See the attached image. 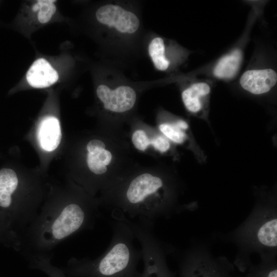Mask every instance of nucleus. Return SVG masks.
I'll return each mask as SVG.
<instances>
[{
    "label": "nucleus",
    "mask_w": 277,
    "mask_h": 277,
    "mask_svg": "<svg viewBox=\"0 0 277 277\" xmlns=\"http://www.w3.org/2000/svg\"><path fill=\"white\" fill-rule=\"evenodd\" d=\"M98 205L82 198L51 200L19 235L17 251L27 260L52 258L58 244L80 231L93 229L100 216Z\"/></svg>",
    "instance_id": "f257e3e1"
},
{
    "label": "nucleus",
    "mask_w": 277,
    "mask_h": 277,
    "mask_svg": "<svg viewBox=\"0 0 277 277\" xmlns=\"http://www.w3.org/2000/svg\"><path fill=\"white\" fill-rule=\"evenodd\" d=\"M112 226V240L105 252L93 260L70 259L62 269L68 277H141L137 265L142 252L134 246L132 230L120 220Z\"/></svg>",
    "instance_id": "f03ea898"
},
{
    "label": "nucleus",
    "mask_w": 277,
    "mask_h": 277,
    "mask_svg": "<svg viewBox=\"0 0 277 277\" xmlns=\"http://www.w3.org/2000/svg\"><path fill=\"white\" fill-rule=\"evenodd\" d=\"M115 197L109 199L112 211L123 213L128 218L143 217L154 222L169 219L180 213L172 191L164 179L149 173L136 175L128 183Z\"/></svg>",
    "instance_id": "7ed1b4c3"
},
{
    "label": "nucleus",
    "mask_w": 277,
    "mask_h": 277,
    "mask_svg": "<svg viewBox=\"0 0 277 277\" xmlns=\"http://www.w3.org/2000/svg\"><path fill=\"white\" fill-rule=\"evenodd\" d=\"M223 238L237 247L234 264L241 272H245L252 265L250 255L253 253L259 254L261 259L276 258V207L258 205L239 226Z\"/></svg>",
    "instance_id": "20e7f679"
},
{
    "label": "nucleus",
    "mask_w": 277,
    "mask_h": 277,
    "mask_svg": "<svg viewBox=\"0 0 277 277\" xmlns=\"http://www.w3.org/2000/svg\"><path fill=\"white\" fill-rule=\"evenodd\" d=\"M123 219L141 245L144 269L141 277H174L166 261L168 249L154 232V222L143 217Z\"/></svg>",
    "instance_id": "39448f33"
},
{
    "label": "nucleus",
    "mask_w": 277,
    "mask_h": 277,
    "mask_svg": "<svg viewBox=\"0 0 277 277\" xmlns=\"http://www.w3.org/2000/svg\"><path fill=\"white\" fill-rule=\"evenodd\" d=\"M180 277H235L234 266L225 257L215 256L204 242H193L180 262Z\"/></svg>",
    "instance_id": "423d86ee"
},
{
    "label": "nucleus",
    "mask_w": 277,
    "mask_h": 277,
    "mask_svg": "<svg viewBox=\"0 0 277 277\" xmlns=\"http://www.w3.org/2000/svg\"><path fill=\"white\" fill-rule=\"evenodd\" d=\"M95 15L100 23L114 27L123 33H133L140 26V21L134 13L117 5L107 4L101 6L97 10Z\"/></svg>",
    "instance_id": "0eeeda50"
},
{
    "label": "nucleus",
    "mask_w": 277,
    "mask_h": 277,
    "mask_svg": "<svg viewBox=\"0 0 277 277\" xmlns=\"http://www.w3.org/2000/svg\"><path fill=\"white\" fill-rule=\"evenodd\" d=\"M96 94L106 109L118 113L131 109L136 99L135 91L128 86H120L112 90L106 85H100Z\"/></svg>",
    "instance_id": "6e6552de"
},
{
    "label": "nucleus",
    "mask_w": 277,
    "mask_h": 277,
    "mask_svg": "<svg viewBox=\"0 0 277 277\" xmlns=\"http://www.w3.org/2000/svg\"><path fill=\"white\" fill-rule=\"evenodd\" d=\"M277 74L271 69L250 70L245 72L240 83L246 90L254 94L268 92L276 84Z\"/></svg>",
    "instance_id": "1a4fd4ad"
},
{
    "label": "nucleus",
    "mask_w": 277,
    "mask_h": 277,
    "mask_svg": "<svg viewBox=\"0 0 277 277\" xmlns=\"http://www.w3.org/2000/svg\"><path fill=\"white\" fill-rule=\"evenodd\" d=\"M26 78L32 87L42 88L49 87L56 82L58 75L47 60L38 58L28 70Z\"/></svg>",
    "instance_id": "9d476101"
},
{
    "label": "nucleus",
    "mask_w": 277,
    "mask_h": 277,
    "mask_svg": "<svg viewBox=\"0 0 277 277\" xmlns=\"http://www.w3.org/2000/svg\"><path fill=\"white\" fill-rule=\"evenodd\" d=\"M37 137L39 145L44 150L52 151L55 150L62 138L59 120L51 116L43 118L38 127Z\"/></svg>",
    "instance_id": "9b49d317"
},
{
    "label": "nucleus",
    "mask_w": 277,
    "mask_h": 277,
    "mask_svg": "<svg viewBox=\"0 0 277 277\" xmlns=\"http://www.w3.org/2000/svg\"><path fill=\"white\" fill-rule=\"evenodd\" d=\"M210 91L209 86L205 83L192 85L182 94V100L187 109L191 112L197 113L202 109L201 98Z\"/></svg>",
    "instance_id": "f8f14e48"
},
{
    "label": "nucleus",
    "mask_w": 277,
    "mask_h": 277,
    "mask_svg": "<svg viewBox=\"0 0 277 277\" xmlns=\"http://www.w3.org/2000/svg\"><path fill=\"white\" fill-rule=\"evenodd\" d=\"M242 52L239 49L223 57L215 66L213 73L220 78L229 79L233 77L239 68L242 61Z\"/></svg>",
    "instance_id": "ddd939ff"
},
{
    "label": "nucleus",
    "mask_w": 277,
    "mask_h": 277,
    "mask_svg": "<svg viewBox=\"0 0 277 277\" xmlns=\"http://www.w3.org/2000/svg\"><path fill=\"white\" fill-rule=\"evenodd\" d=\"M243 277H277L276 258L261 259L257 265H251Z\"/></svg>",
    "instance_id": "4468645a"
},
{
    "label": "nucleus",
    "mask_w": 277,
    "mask_h": 277,
    "mask_svg": "<svg viewBox=\"0 0 277 277\" xmlns=\"http://www.w3.org/2000/svg\"><path fill=\"white\" fill-rule=\"evenodd\" d=\"M148 52L156 68L161 71L168 68L169 62L165 55V46L162 38L157 37L151 41Z\"/></svg>",
    "instance_id": "2eb2a0df"
},
{
    "label": "nucleus",
    "mask_w": 277,
    "mask_h": 277,
    "mask_svg": "<svg viewBox=\"0 0 277 277\" xmlns=\"http://www.w3.org/2000/svg\"><path fill=\"white\" fill-rule=\"evenodd\" d=\"M51 259L50 257L35 256L27 260L30 268L41 270L49 277H68L62 269L52 264Z\"/></svg>",
    "instance_id": "dca6fc26"
},
{
    "label": "nucleus",
    "mask_w": 277,
    "mask_h": 277,
    "mask_svg": "<svg viewBox=\"0 0 277 277\" xmlns=\"http://www.w3.org/2000/svg\"><path fill=\"white\" fill-rule=\"evenodd\" d=\"M0 244L17 251L19 247L18 235L0 216Z\"/></svg>",
    "instance_id": "f3484780"
},
{
    "label": "nucleus",
    "mask_w": 277,
    "mask_h": 277,
    "mask_svg": "<svg viewBox=\"0 0 277 277\" xmlns=\"http://www.w3.org/2000/svg\"><path fill=\"white\" fill-rule=\"evenodd\" d=\"M55 1H38L32 9L33 11L39 10L37 17L39 22L44 24L48 22L56 11V7L53 4Z\"/></svg>",
    "instance_id": "a211bd4d"
},
{
    "label": "nucleus",
    "mask_w": 277,
    "mask_h": 277,
    "mask_svg": "<svg viewBox=\"0 0 277 277\" xmlns=\"http://www.w3.org/2000/svg\"><path fill=\"white\" fill-rule=\"evenodd\" d=\"M160 130L168 138L177 144L183 143L186 138L184 130L176 124L163 123L159 126Z\"/></svg>",
    "instance_id": "6ab92c4d"
},
{
    "label": "nucleus",
    "mask_w": 277,
    "mask_h": 277,
    "mask_svg": "<svg viewBox=\"0 0 277 277\" xmlns=\"http://www.w3.org/2000/svg\"><path fill=\"white\" fill-rule=\"evenodd\" d=\"M87 162L89 170L95 175L104 174L107 171L106 166L94 153H88Z\"/></svg>",
    "instance_id": "aec40b11"
},
{
    "label": "nucleus",
    "mask_w": 277,
    "mask_h": 277,
    "mask_svg": "<svg viewBox=\"0 0 277 277\" xmlns=\"http://www.w3.org/2000/svg\"><path fill=\"white\" fill-rule=\"evenodd\" d=\"M132 141L136 149L144 151L150 145L151 140L148 137L145 131L136 130L132 135Z\"/></svg>",
    "instance_id": "412c9836"
},
{
    "label": "nucleus",
    "mask_w": 277,
    "mask_h": 277,
    "mask_svg": "<svg viewBox=\"0 0 277 277\" xmlns=\"http://www.w3.org/2000/svg\"><path fill=\"white\" fill-rule=\"evenodd\" d=\"M150 145H152L155 150L161 153L167 151L170 147L168 139L161 135H157L151 139Z\"/></svg>",
    "instance_id": "4be33fe9"
},
{
    "label": "nucleus",
    "mask_w": 277,
    "mask_h": 277,
    "mask_svg": "<svg viewBox=\"0 0 277 277\" xmlns=\"http://www.w3.org/2000/svg\"><path fill=\"white\" fill-rule=\"evenodd\" d=\"M104 143L99 140H92L88 142L87 145V149L88 153H96L101 150L105 149Z\"/></svg>",
    "instance_id": "5701e85b"
},
{
    "label": "nucleus",
    "mask_w": 277,
    "mask_h": 277,
    "mask_svg": "<svg viewBox=\"0 0 277 277\" xmlns=\"http://www.w3.org/2000/svg\"><path fill=\"white\" fill-rule=\"evenodd\" d=\"M94 154L96 155L98 159L105 165L107 166L110 163L112 159V154L108 150L104 149Z\"/></svg>",
    "instance_id": "b1692460"
},
{
    "label": "nucleus",
    "mask_w": 277,
    "mask_h": 277,
    "mask_svg": "<svg viewBox=\"0 0 277 277\" xmlns=\"http://www.w3.org/2000/svg\"><path fill=\"white\" fill-rule=\"evenodd\" d=\"M176 125L183 130H186L188 128L187 123L183 120H179L176 122Z\"/></svg>",
    "instance_id": "393cba45"
}]
</instances>
